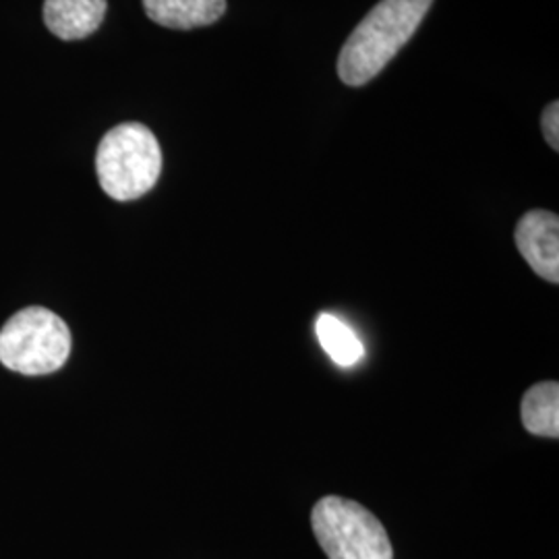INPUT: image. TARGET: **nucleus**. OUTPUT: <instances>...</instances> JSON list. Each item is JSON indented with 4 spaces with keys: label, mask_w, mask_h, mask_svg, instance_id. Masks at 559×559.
<instances>
[{
    "label": "nucleus",
    "mask_w": 559,
    "mask_h": 559,
    "mask_svg": "<svg viewBox=\"0 0 559 559\" xmlns=\"http://www.w3.org/2000/svg\"><path fill=\"white\" fill-rule=\"evenodd\" d=\"M433 0H381L348 36L338 59L340 80L359 87L378 78L383 67L413 38Z\"/></svg>",
    "instance_id": "1"
},
{
    "label": "nucleus",
    "mask_w": 559,
    "mask_h": 559,
    "mask_svg": "<svg viewBox=\"0 0 559 559\" xmlns=\"http://www.w3.org/2000/svg\"><path fill=\"white\" fill-rule=\"evenodd\" d=\"M147 17L170 29H195L221 20L226 0H143Z\"/></svg>",
    "instance_id": "7"
},
{
    "label": "nucleus",
    "mask_w": 559,
    "mask_h": 559,
    "mask_svg": "<svg viewBox=\"0 0 559 559\" xmlns=\"http://www.w3.org/2000/svg\"><path fill=\"white\" fill-rule=\"evenodd\" d=\"M71 355V332L57 313L27 307L0 330V362L21 376L59 371Z\"/></svg>",
    "instance_id": "3"
},
{
    "label": "nucleus",
    "mask_w": 559,
    "mask_h": 559,
    "mask_svg": "<svg viewBox=\"0 0 559 559\" xmlns=\"http://www.w3.org/2000/svg\"><path fill=\"white\" fill-rule=\"evenodd\" d=\"M96 173L108 198L140 200L160 179V143L145 124L122 122L100 141Z\"/></svg>",
    "instance_id": "2"
},
{
    "label": "nucleus",
    "mask_w": 559,
    "mask_h": 559,
    "mask_svg": "<svg viewBox=\"0 0 559 559\" xmlns=\"http://www.w3.org/2000/svg\"><path fill=\"white\" fill-rule=\"evenodd\" d=\"M316 330H318V340L323 350L332 357L334 362H338L340 367H353L362 359L365 355L362 342L344 321L330 313H321Z\"/></svg>",
    "instance_id": "9"
},
{
    "label": "nucleus",
    "mask_w": 559,
    "mask_h": 559,
    "mask_svg": "<svg viewBox=\"0 0 559 559\" xmlns=\"http://www.w3.org/2000/svg\"><path fill=\"white\" fill-rule=\"evenodd\" d=\"M522 425L528 433L539 438H559V385L558 381H540L526 390L522 406Z\"/></svg>",
    "instance_id": "8"
},
{
    "label": "nucleus",
    "mask_w": 559,
    "mask_h": 559,
    "mask_svg": "<svg viewBox=\"0 0 559 559\" xmlns=\"http://www.w3.org/2000/svg\"><path fill=\"white\" fill-rule=\"evenodd\" d=\"M516 247L531 270L547 282H559V218L554 212L533 210L520 218Z\"/></svg>",
    "instance_id": "5"
},
{
    "label": "nucleus",
    "mask_w": 559,
    "mask_h": 559,
    "mask_svg": "<svg viewBox=\"0 0 559 559\" xmlns=\"http://www.w3.org/2000/svg\"><path fill=\"white\" fill-rule=\"evenodd\" d=\"M106 0H44V23L60 40H83L104 21Z\"/></svg>",
    "instance_id": "6"
},
{
    "label": "nucleus",
    "mask_w": 559,
    "mask_h": 559,
    "mask_svg": "<svg viewBox=\"0 0 559 559\" xmlns=\"http://www.w3.org/2000/svg\"><path fill=\"white\" fill-rule=\"evenodd\" d=\"M311 526L330 559H394L383 524L359 501L321 498L313 506Z\"/></svg>",
    "instance_id": "4"
},
{
    "label": "nucleus",
    "mask_w": 559,
    "mask_h": 559,
    "mask_svg": "<svg viewBox=\"0 0 559 559\" xmlns=\"http://www.w3.org/2000/svg\"><path fill=\"white\" fill-rule=\"evenodd\" d=\"M543 133L547 143L558 152L559 150V104L551 102L543 112Z\"/></svg>",
    "instance_id": "10"
}]
</instances>
